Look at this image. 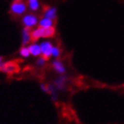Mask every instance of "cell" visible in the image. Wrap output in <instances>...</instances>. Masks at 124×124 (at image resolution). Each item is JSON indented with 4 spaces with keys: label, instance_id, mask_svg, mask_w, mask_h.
<instances>
[{
    "label": "cell",
    "instance_id": "1",
    "mask_svg": "<svg viewBox=\"0 0 124 124\" xmlns=\"http://www.w3.org/2000/svg\"><path fill=\"white\" fill-rule=\"evenodd\" d=\"M28 5L26 0H13L10 5V13L13 16L21 17L27 13Z\"/></svg>",
    "mask_w": 124,
    "mask_h": 124
},
{
    "label": "cell",
    "instance_id": "2",
    "mask_svg": "<svg viewBox=\"0 0 124 124\" xmlns=\"http://www.w3.org/2000/svg\"><path fill=\"white\" fill-rule=\"evenodd\" d=\"M38 16L34 13H25L23 16H21V24L28 29H34L36 25H38Z\"/></svg>",
    "mask_w": 124,
    "mask_h": 124
},
{
    "label": "cell",
    "instance_id": "3",
    "mask_svg": "<svg viewBox=\"0 0 124 124\" xmlns=\"http://www.w3.org/2000/svg\"><path fill=\"white\" fill-rule=\"evenodd\" d=\"M40 47H41V53L42 56L46 58L47 60L52 57V43L49 40H44L40 43Z\"/></svg>",
    "mask_w": 124,
    "mask_h": 124
},
{
    "label": "cell",
    "instance_id": "4",
    "mask_svg": "<svg viewBox=\"0 0 124 124\" xmlns=\"http://www.w3.org/2000/svg\"><path fill=\"white\" fill-rule=\"evenodd\" d=\"M31 41V29L24 27L21 30V45L27 46L28 44H30Z\"/></svg>",
    "mask_w": 124,
    "mask_h": 124
},
{
    "label": "cell",
    "instance_id": "5",
    "mask_svg": "<svg viewBox=\"0 0 124 124\" xmlns=\"http://www.w3.org/2000/svg\"><path fill=\"white\" fill-rule=\"evenodd\" d=\"M67 77L66 75H60L55 79L53 84L55 85L58 91H65L66 90V83H67Z\"/></svg>",
    "mask_w": 124,
    "mask_h": 124
},
{
    "label": "cell",
    "instance_id": "6",
    "mask_svg": "<svg viewBox=\"0 0 124 124\" xmlns=\"http://www.w3.org/2000/svg\"><path fill=\"white\" fill-rule=\"evenodd\" d=\"M29 52H30V55L34 56V57H39L41 56V47H40V44L36 42H32L29 44Z\"/></svg>",
    "mask_w": 124,
    "mask_h": 124
},
{
    "label": "cell",
    "instance_id": "7",
    "mask_svg": "<svg viewBox=\"0 0 124 124\" xmlns=\"http://www.w3.org/2000/svg\"><path fill=\"white\" fill-rule=\"evenodd\" d=\"M43 16L55 21L57 19V16H58L57 7H55V6H50V7L46 8L44 11V13H43Z\"/></svg>",
    "mask_w": 124,
    "mask_h": 124
},
{
    "label": "cell",
    "instance_id": "8",
    "mask_svg": "<svg viewBox=\"0 0 124 124\" xmlns=\"http://www.w3.org/2000/svg\"><path fill=\"white\" fill-rule=\"evenodd\" d=\"M52 66L53 67V69L60 75H64L66 73V67H65L64 64L60 61V60L55 59L52 62Z\"/></svg>",
    "mask_w": 124,
    "mask_h": 124
},
{
    "label": "cell",
    "instance_id": "9",
    "mask_svg": "<svg viewBox=\"0 0 124 124\" xmlns=\"http://www.w3.org/2000/svg\"><path fill=\"white\" fill-rule=\"evenodd\" d=\"M41 28V27H40ZM55 28L51 27V28H41V35L42 38H51L55 35Z\"/></svg>",
    "mask_w": 124,
    "mask_h": 124
},
{
    "label": "cell",
    "instance_id": "10",
    "mask_svg": "<svg viewBox=\"0 0 124 124\" xmlns=\"http://www.w3.org/2000/svg\"><path fill=\"white\" fill-rule=\"evenodd\" d=\"M38 26L41 28H51L54 27V21L47 17H42L38 21Z\"/></svg>",
    "mask_w": 124,
    "mask_h": 124
},
{
    "label": "cell",
    "instance_id": "11",
    "mask_svg": "<svg viewBox=\"0 0 124 124\" xmlns=\"http://www.w3.org/2000/svg\"><path fill=\"white\" fill-rule=\"evenodd\" d=\"M27 5H28V10L34 13L37 12L40 9V2L39 0H26Z\"/></svg>",
    "mask_w": 124,
    "mask_h": 124
},
{
    "label": "cell",
    "instance_id": "12",
    "mask_svg": "<svg viewBox=\"0 0 124 124\" xmlns=\"http://www.w3.org/2000/svg\"><path fill=\"white\" fill-rule=\"evenodd\" d=\"M47 87H48V93L49 94H51V96H52V100L55 101L56 99H57V89H56V87H55V85L53 84V83H49V84H47Z\"/></svg>",
    "mask_w": 124,
    "mask_h": 124
},
{
    "label": "cell",
    "instance_id": "13",
    "mask_svg": "<svg viewBox=\"0 0 124 124\" xmlns=\"http://www.w3.org/2000/svg\"><path fill=\"white\" fill-rule=\"evenodd\" d=\"M19 53L22 58H29L30 56V52H29V47L28 46H22L19 51Z\"/></svg>",
    "mask_w": 124,
    "mask_h": 124
},
{
    "label": "cell",
    "instance_id": "14",
    "mask_svg": "<svg viewBox=\"0 0 124 124\" xmlns=\"http://www.w3.org/2000/svg\"><path fill=\"white\" fill-rule=\"evenodd\" d=\"M61 54V51H60V47L58 46H53L52 50V57H53L54 59H58Z\"/></svg>",
    "mask_w": 124,
    "mask_h": 124
},
{
    "label": "cell",
    "instance_id": "15",
    "mask_svg": "<svg viewBox=\"0 0 124 124\" xmlns=\"http://www.w3.org/2000/svg\"><path fill=\"white\" fill-rule=\"evenodd\" d=\"M14 70V66L11 63H5V67H3V69L1 70L4 73H13V71Z\"/></svg>",
    "mask_w": 124,
    "mask_h": 124
},
{
    "label": "cell",
    "instance_id": "16",
    "mask_svg": "<svg viewBox=\"0 0 124 124\" xmlns=\"http://www.w3.org/2000/svg\"><path fill=\"white\" fill-rule=\"evenodd\" d=\"M47 59L46 58H44V56H39L38 57V59L36 60V66L37 67H44V65L46 64V62H47Z\"/></svg>",
    "mask_w": 124,
    "mask_h": 124
},
{
    "label": "cell",
    "instance_id": "17",
    "mask_svg": "<svg viewBox=\"0 0 124 124\" xmlns=\"http://www.w3.org/2000/svg\"><path fill=\"white\" fill-rule=\"evenodd\" d=\"M40 88L42 89V91L45 93H48V87H47V84H44V83H42L40 85Z\"/></svg>",
    "mask_w": 124,
    "mask_h": 124
},
{
    "label": "cell",
    "instance_id": "18",
    "mask_svg": "<svg viewBox=\"0 0 124 124\" xmlns=\"http://www.w3.org/2000/svg\"><path fill=\"white\" fill-rule=\"evenodd\" d=\"M5 63L4 62V60H3V57H1L0 56V71L3 69V67H5Z\"/></svg>",
    "mask_w": 124,
    "mask_h": 124
}]
</instances>
